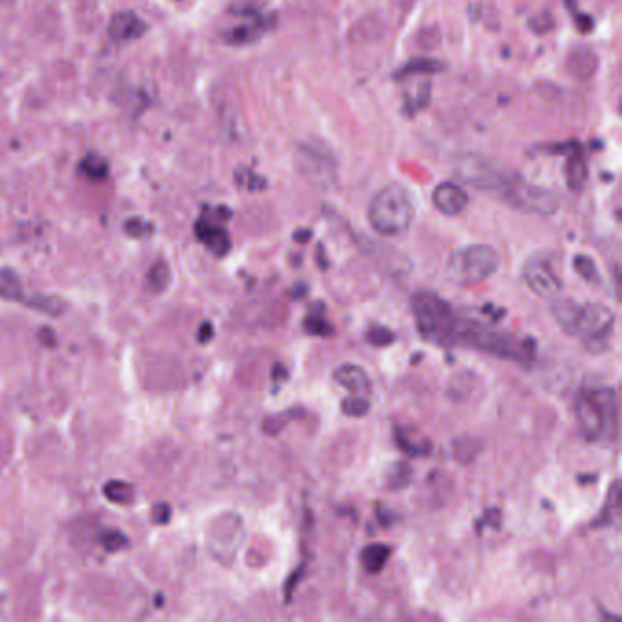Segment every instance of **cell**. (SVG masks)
<instances>
[{"mask_svg": "<svg viewBox=\"0 0 622 622\" xmlns=\"http://www.w3.org/2000/svg\"><path fill=\"white\" fill-rule=\"evenodd\" d=\"M457 344H464L482 353L504 360L517 361L520 365H529L535 360L536 344L526 336H517L513 332L496 331L493 327L460 316L457 331Z\"/></svg>", "mask_w": 622, "mask_h": 622, "instance_id": "6da1fadb", "label": "cell"}, {"mask_svg": "<svg viewBox=\"0 0 622 622\" xmlns=\"http://www.w3.org/2000/svg\"><path fill=\"white\" fill-rule=\"evenodd\" d=\"M575 416L580 433L589 442L615 438L618 426L617 392L611 387L580 392L575 400Z\"/></svg>", "mask_w": 622, "mask_h": 622, "instance_id": "7a4b0ae2", "label": "cell"}, {"mask_svg": "<svg viewBox=\"0 0 622 622\" xmlns=\"http://www.w3.org/2000/svg\"><path fill=\"white\" fill-rule=\"evenodd\" d=\"M418 332L438 345H457L460 314L451 305L429 291L416 292L411 300Z\"/></svg>", "mask_w": 622, "mask_h": 622, "instance_id": "3957f363", "label": "cell"}, {"mask_svg": "<svg viewBox=\"0 0 622 622\" xmlns=\"http://www.w3.org/2000/svg\"><path fill=\"white\" fill-rule=\"evenodd\" d=\"M367 219L382 235H401L414 219V203L401 184H387L370 199Z\"/></svg>", "mask_w": 622, "mask_h": 622, "instance_id": "277c9868", "label": "cell"}, {"mask_svg": "<svg viewBox=\"0 0 622 622\" xmlns=\"http://www.w3.org/2000/svg\"><path fill=\"white\" fill-rule=\"evenodd\" d=\"M500 266V256L491 245L458 248L445 263V278L458 287H469L491 278Z\"/></svg>", "mask_w": 622, "mask_h": 622, "instance_id": "5b68a950", "label": "cell"}, {"mask_svg": "<svg viewBox=\"0 0 622 622\" xmlns=\"http://www.w3.org/2000/svg\"><path fill=\"white\" fill-rule=\"evenodd\" d=\"M615 314L602 303H587L580 309L577 336L584 339L589 353H602L609 347V336L614 332Z\"/></svg>", "mask_w": 622, "mask_h": 622, "instance_id": "8992f818", "label": "cell"}, {"mask_svg": "<svg viewBox=\"0 0 622 622\" xmlns=\"http://www.w3.org/2000/svg\"><path fill=\"white\" fill-rule=\"evenodd\" d=\"M502 201H505L513 209L527 213H539V216H551L558 209V197L551 190L527 183L522 175L505 192Z\"/></svg>", "mask_w": 622, "mask_h": 622, "instance_id": "52a82bcc", "label": "cell"}, {"mask_svg": "<svg viewBox=\"0 0 622 622\" xmlns=\"http://www.w3.org/2000/svg\"><path fill=\"white\" fill-rule=\"evenodd\" d=\"M296 168L312 187L329 188L336 181V163L325 150L301 144L296 152Z\"/></svg>", "mask_w": 622, "mask_h": 622, "instance_id": "ba28073f", "label": "cell"}, {"mask_svg": "<svg viewBox=\"0 0 622 622\" xmlns=\"http://www.w3.org/2000/svg\"><path fill=\"white\" fill-rule=\"evenodd\" d=\"M522 278L527 287H529V291L539 298H542V300H555V298L561 296L562 288H564V283L555 274L551 265L539 256L529 257L524 263Z\"/></svg>", "mask_w": 622, "mask_h": 622, "instance_id": "9c48e42d", "label": "cell"}, {"mask_svg": "<svg viewBox=\"0 0 622 622\" xmlns=\"http://www.w3.org/2000/svg\"><path fill=\"white\" fill-rule=\"evenodd\" d=\"M146 30H148L146 22H144L139 15L134 13V11H121V13H115L112 17V20H110V26H108L110 39L117 44L141 39V37L146 33Z\"/></svg>", "mask_w": 622, "mask_h": 622, "instance_id": "30bf717a", "label": "cell"}, {"mask_svg": "<svg viewBox=\"0 0 622 622\" xmlns=\"http://www.w3.org/2000/svg\"><path fill=\"white\" fill-rule=\"evenodd\" d=\"M467 203H469V197L464 192V188H460L454 183H449V181L440 183L433 192V205L436 206L438 212L449 216V218H454V216L464 212Z\"/></svg>", "mask_w": 622, "mask_h": 622, "instance_id": "8fae6325", "label": "cell"}, {"mask_svg": "<svg viewBox=\"0 0 622 622\" xmlns=\"http://www.w3.org/2000/svg\"><path fill=\"white\" fill-rule=\"evenodd\" d=\"M196 235L197 240H199L201 243L209 248L210 252L216 254L218 257H223L230 252L232 248L230 234H228L221 225L213 223L212 219L201 218L199 221L196 223Z\"/></svg>", "mask_w": 622, "mask_h": 622, "instance_id": "7c38bea8", "label": "cell"}, {"mask_svg": "<svg viewBox=\"0 0 622 622\" xmlns=\"http://www.w3.org/2000/svg\"><path fill=\"white\" fill-rule=\"evenodd\" d=\"M332 378H334V382L338 385L345 387L347 391L353 392V394L363 396V398H369L372 394V382H370L365 369H361L360 365L344 363V365H339L332 372Z\"/></svg>", "mask_w": 622, "mask_h": 622, "instance_id": "4fadbf2b", "label": "cell"}, {"mask_svg": "<svg viewBox=\"0 0 622 622\" xmlns=\"http://www.w3.org/2000/svg\"><path fill=\"white\" fill-rule=\"evenodd\" d=\"M580 309H582V305H579L575 300H571V298L558 296L555 300H551L553 319L557 322V325L561 327L565 334L570 336H577Z\"/></svg>", "mask_w": 622, "mask_h": 622, "instance_id": "5bb4252c", "label": "cell"}, {"mask_svg": "<svg viewBox=\"0 0 622 622\" xmlns=\"http://www.w3.org/2000/svg\"><path fill=\"white\" fill-rule=\"evenodd\" d=\"M599 57L589 46H577L568 57V71L579 81H589L597 74Z\"/></svg>", "mask_w": 622, "mask_h": 622, "instance_id": "9a60e30c", "label": "cell"}, {"mask_svg": "<svg viewBox=\"0 0 622 622\" xmlns=\"http://www.w3.org/2000/svg\"><path fill=\"white\" fill-rule=\"evenodd\" d=\"M391 553L392 548L387 544H369L365 548L361 549L360 553V562H361V568L370 575H376L387 565L389 558H391Z\"/></svg>", "mask_w": 622, "mask_h": 622, "instance_id": "2e32d148", "label": "cell"}, {"mask_svg": "<svg viewBox=\"0 0 622 622\" xmlns=\"http://www.w3.org/2000/svg\"><path fill=\"white\" fill-rule=\"evenodd\" d=\"M587 177H589V170H587L586 159H584V156L579 150H575L568 157V163H565V181H568V187L573 192H580L586 187Z\"/></svg>", "mask_w": 622, "mask_h": 622, "instance_id": "e0dca14e", "label": "cell"}, {"mask_svg": "<svg viewBox=\"0 0 622 622\" xmlns=\"http://www.w3.org/2000/svg\"><path fill=\"white\" fill-rule=\"evenodd\" d=\"M396 444L400 445L401 451L409 457H426L431 452V444L427 442L426 438L418 435V433H411L407 429H398L396 431Z\"/></svg>", "mask_w": 622, "mask_h": 622, "instance_id": "ac0fdd59", "label": "cell"}, {"mask_svg": "<svg viewBox=\"0 0 622 622\" xmlns=\"http://www.w3.org/2000/svg\"><path fill=\"white\" fill-rule=\"evenodd\" d=\"M445 70V64L438 59H413L409 61L407 64L401 68V70L396 71L394 78L396 81H401V78H407V77H413V75H420V74H436V71H442Z\"/></svg>", "mask_w": 622, "mask_h": 622, "instance_id": "d6986e66", "label": "cell"}, {"mask_svg": "<svg viewBox=\"0 0 622 622\" xmlns=\"http://www.w3.org/2000/svg\"><path fill=\"white\" fill-rule=\"evenodd\" d=\"M413 476L414 471L407 462H396V464L387 467L383 480H385V486L389 489H404L409 486Z\"/></svg>", "mask_w": 622, "mask_h": 622, "instance_id": "ffe728a7", "label": "cell"}, {"mask_svg": "<svg viewBox=\"0 0 622 622\" xmlns=\"http://www.w3.org/2000/svg\"><path fill=\"white\" fill-rule=\"evenodd\" d=\"M266 24L263 22L262 17H257V20L254 24H243V26H237L234 30H230V33L226 35V42L230 44H248L254 42L257 37L262 35V31L265 30Z\"/></svg>", "mask_w": 622, "mask_h": 622, "instance_id": "44dd1931", "label": "cell"}, {"mask_svg": "<svg viewBox=\"0 0 622 622\" xmlns=\"http://www.w3.org/2000/svg\"><path fill=\"white\" fill-rule=\"evenodd\" d=\"M480 451H482V444L476 438H473V436H462V438L454 440V444H452L454 458L460 464H469L471 460L479 457Z\"/></svg>", "mask_w": 622, "mask_h": 622, "instance_id": "7402d4cb", "label": "cell"}, {"mask_svg": "<svg viewBox=\"0 0 622 622\" xmlns=\"http://www.w3.org/2000/svg\"><path fill=\"white\" fill-rule=\"evenodd\" d=\"M0 298L9 301L22 300V283L13 270H0Z\"/></svg>", "mask_w": 622, "mask_h": 622, "instance_id": "603a6c76", "label": "cell"}, {"mask_svg": "<svg viewBox=\"0 0 622 622\" xmlns=\"http://www.w3.org/2000/svg\"><path fill=\"white\" fill-rule=\"evenodd\" d=\"M170 279H172V274H170L168 265H166V262L159 259L157 263H153L148 276H146L148 291L153 292V294H159V292H163L166 287H168Z\"/></svg>", "mask_w": 622, "mask_h": 622, "instance_id": "cb8c5ba5", "label": "cell"}, {"mask_svg": "<svg viewBox=\"0 0 622 622\" xmlns=\"http://www.w3.org/2000/svg\"><path fill=\"white\" fill-rule=\"evenodd\" d=\"M105 496L110 502H115V504H130L135 498V489L131 488L130 483L121 482V480H112L105 486Z\"/></svg>", "mask_w": 622, "mask_h": 622, "instance_id": "d4e9b609", "label": "cell"}, {"mask_svg": "<svg viewBox=\"0 0 622 622\" xmlns=\"http://www.w3.org/2000/svg\"><path fill=\"white\" fill-rule=\"evenodd\" d=\"M81 172L93 181H102L108 175V161L97 153H90L81 163Z\"/></svg>", "mask_w": 622, "mask_h": 622, "instance_id": "484cf974", "label": "cell"}, {"mask_svg": "<svg viewBox=\"0 0 622 622\" xmlns=\"http://www.w3.org/2000/svg\"><path fill=\"white\" fill-rule=\"evenodd\" d=\"M618 509H621V482L615 480L611 489H609V495H608V500H606L604 509H602V513L599 515V522H595V527L599 526H606V524L614 522V511L617 513Z\"/></svg>", "mask_w": 622, "mask_h": 622, "instance_id": "4316f807", "label": "cell"}, {"mask_svg": "<svg viewBox=\"0 0 622 622\" xmlns=\"http://www.w3.org/2000/svg\"><path fill=\"white\" fill-rule=\"evenodd\" d=\"M431 99V83L429 81H423L420 86H418V92L414 93V97L405 95V112L409 115H414L416 112H420L422 108H426L427 102Z\"/></svg>", "mask_w": 622, "mask_h": 622, "instance_id": "83f0119b", "label": "cell"}, {"mask_svg": "<svg viewBox=\"0 0 622 622\" xmlns=\"http://www.w3.org/2000/svg\"><path fill=\"white\" fill-rule=\"evenodd\" d=\"M339 407H341V413L347 414V416H351V418L365 416V414H369V411H370L369 400H367V398H363V396H356V394L351 396V398H345V400H341V405H339Z\"/></svg>", "mask_w": 622, "mask_h": 622, "instance_id": "f1b7e54d", "label": "cell"}, {"mask_svg": "<svg viewBox=\"0 0 622 622\" xmlns=\"http://www.w3.org/2000/svg\"><path fill=\"white\" fill-rule=\"evenodd\" d=\"M573 269L586 281L593 283L599 279V270H597L595 262L589 256H586V254H579V256L573 257Z\"/></svg>", "mask_w": 622, "mask_h": 622, "instance_id": "f546056e", "label": "cell"}, {"mask_svg": "<svg viewBox=\"0 0 622 622\" xmlns=\"http://www.w3.org/2000/svg\"><path fill=\"white\" fill-rule=\"evenodd\" d=\"M303 327H305V332H307V334H312V336H331L332 334L331 322H327L322 314H318V312H310L309 316H307V319H305Z\"/></svg>", "mask_w": 622, "mask_h": 622, "instance_id": "4dcf8cb0", "label": "cell"}, {"mask_svg": "<svg viewBox=\"0 0 622 622\" xmlns=\"http://www.w3.org/2000/svg\"><path fill=\"white\" fill-rule=\"evenodd\" d=\"M365 339L369 341L370 345H372V347H387V345H391L392 341H394L396 336H394V332L391 331V329H387V327L372 325V327H369V331H367V334H365Z\"/></svg>", "mask_w": 622, "mask_h": 622, "instance_id": "1f68e13d", "label": "cell"}, {"mask_svg": "<svg viewBox=\"0 0 622 622\" xmlns=\"http://www.w3.org/2000/svg\"><path fill=\"white\" fill-rule=\"evenodd\" d=\"M300 413H301L300 409H291L288 413H281V414H278V416H269L265 420V423H263V429H265L266 435H278L279 431H283V427L287 426L291 420H294V418H291V416H294V414H300Z\"/></svg>", "mask_w": 622, "mask_h": 622, "instance_id": "d6a6232c", "label": "cell"}, {"mask_svg": "<svg viewBox=\"0 0 622 622\" xmlns=\"http://www.w3.org/2000/svg\"><path fill=\"white\" fill-rule=\"evenodd\" d=\"M100 542H102V546H105L106 551H110V553L122 551V549L128 548V544H130L127 536L122 535L121 531H108V533H105V536H102V540H100Z\"/></svg>", "mask_w": 622, "mask_h": 622, "instance_id": "836d02e7", "label": "cell"}, {"mask_svg": "<svg viewBox=\"0 0 622 622\" xmlns=\"http://www.w3.org/2000/svg\"><path fill=\"white\" fill-rule=\"evenodd\" d=\"M124 230H127V234L131 235V237H144L146 234H150L152 225L141 218H134V219H128L127 225H124Z\"/></svg>", "mask_w": 622, "mask_h": 622, "instance_id": "e575fe53", "label": "cell"}, {"mask_svg": "<svg viewBox=\"0 0 622 622\" xmlns=\"http://www.w3.org/2000/svg\"><path fill=\"white\" fill-rule=\"evenodd\" d=\"M31 307L35 309L46 310L49 314H59L62 310V303L59 300H49V298H37V300L30 301Z\"/></svg>", "mask_w": 622, "mask_h": 622, "instance_id": "d590c367", "label": "cell"}, {"mask_svg": "<svg viewBox=\"0 0 622 622\" xmlns=\"http://www.w3.org/2000/svg\"><path fill=\"white\" fill-rule=\"evenodd\" d=\"M529 28L536 33H548L549 30L553 28V18L551 15L548 13H542V15H536L529 20Z\"/></svg>", "mask_w": 622, "mask_h": 622, "instance_id": "8d00e7d4", "label": "cell"}, {"mask_svg": "<svg viewBox=\"0 0 622 622\" xmlns=\"http://www.w3.org/2000/svg\"><path fill=\"white\" fill-rule=\"evenodd\" d=\"M153 520L157 524H166L170 520V505L168 504H157L153 507Z\"/></svg>", "mask_w": 622, "mask_h": 622, "instance_id": "74e56055", "label": "cell"}, {"mask_svg": "<svg viewBox=\"0 0 622 622\" xmlns=\"http://www.w3.org/2000/svg\"><path fill=\"white\" fill-rule=\"evenodd\" d=\"M40 344L42 345H48V347H53V345H55V341H57V338H55V332L52 331V329H48V327H44V329H40Z\"/></svg>", "mask_w": 622, "mask_h": 622, "instance_id": "f35d334b", "label": "cell"}, {"mask_svg": "<svg viewBox=\"0 0 622 622\" xmlns=\"http://www.w3.org/2000/svg\"><path fill=\"white\" fill-rule=\"evenodd\" d=\"M212 336H213L212 325H210V323H203V325H201V331H199L201 344H206V341H210V339H212Z\"/></svg>", "mask_w": 622, "mask_h": 622, "instance_id": "ab89813d", "label": "cell"}]
</instances>
